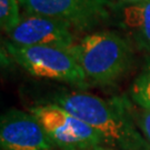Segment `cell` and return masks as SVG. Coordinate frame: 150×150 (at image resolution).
Instances as JSON below:
<instances>
[{"label":"cell","mask_w":150,"mask_h":150,"mask_svg":"<svg viewBox=\"0 0 150 150\" xmlns=\"http://www.w3.org/2000/svg\"><path fill=\"white\" fill-rule=\"evenodd\" d=\"M51 102L89 125L105 139L107 146L121 150H150V145L128 108L118 100L108 101L88 92H58Z\"/></svg>","instance_id":"1"},{"label":"cell","mask_w":150,"mask_h":150,"mask_svg":"<svg viewBox=\"0 0 150 150\" xmlns=\"http://www.w3.org/2000/svg\"><path fill=\"white\" fill-rule=\"evenodd\" d=\"M89 85L112 86L131 68L134 50L118 32L101 30L82 37L72 47Z\"/></svg>","instance_id":"2"},{"label":"cell","mask_w":150,"mask_h":150,"mask_svg":"<svg viewBox=\"0 0 150 150\" xmlns=\"http://www.w3.org/2000/svg\"><path fill=\"white\" fill-rule=\"evenodd\" d=\"M6 52L28 74L61 81L79 89L90 86L72 48L47 46H17L6 41Z\"/></svg>","instance_id":"3"},{"label":"cell","mask_w":150,"mask_h":150,"mask_svg":"<svg viewBox=\"0 0 150 150\" xmlns=\"http://www.w3.org/2000/svg\"><path fill=\"white\" fill-rule=\"evenodd\" d=\"M29 112L37 118L54 147L61 150H83L107 146L95 129L57 103L36 105L29 109Z\"/></svg>","instance_id":"4"},{"label":"cell","mask_w":150,"mask_h":150,"mask_svg":"<svg viewBox=\"0 0 150 150\" xmlns=\"http://www.w3.org/2000/svg\"><path fill=\"white\" fill-rule=\"evenodd\" d=\"M27 13L49 17L71 29L90 30L110 19V0H18Z\"/></svg>","instance_id":"5"},{"label":"cell","mask_w":150,"mask_h":150,"mask_svg":"<svg viewBox=\"0 0 150 150\" xmlns=\"http://www.w3.org/2000/svg\"><path fill=\"white\" fill-rule=\"evenodd\" d=\"M2 150H54V145L37 118L19 109L7 110L0 119Z\"/></svg>","instance_id":"6"},{"label":"cell","mask_w":150,"mask_h":150,"mask_svg":"<svg viewBox=\"0 0 150 150\" xmlns=\"http://www.w3.org/2000/svg\"><path fill=\"white\" fill-rule=\"evenodd\" d=\"M9 42L17 46H47L70 49L76 45L71 28L64 22L27 13L10 33L7 35Z\"/></svg>","instance_id":"7"},{"label":"cell","mask_w":150,"mask_h":150,"mask_svg":"<svg viewBox=\"0 0 150 150\" xmlns=\"http://www.w3.org/2000/svg\"><path fill=\"white\" fill-rule=\"evenodd\" d=\"M121 20L132 35L134 46L150 52V0L127 5L122 11Z\"/></svg>","instance_id":"8"},{"label":"cell","mask_w":150,"mask_h":150,"mask_svg":"<svg viewBox=\"0 0 150 150\" xmlns=\"http://www.w3.org/2000/svg\"><path fill=\"white\" fill-rule=\"evenodd\" d=\"M131 100L142 109H150V69L140 74L130 87Z\"/></svg>","instance_id":"9"},{"label":"cell","mask_w":150,"mask_h":150,"mask_svg":"<svg viewBox=\"0 0 150 150\" xmlns=\"http://www.w3.org/2000/svg\"><path fill=\"white\" fill-rule=\"evenodd\" d=\"M18 0H0V26L7 35L18 27L22 19Z\"/></svg>","instance_id":"10"},{"label":"cell","mask_w":150,"mask_h":150,"mask_svg":"<svg viewBox=\"0 0 150 150\" xmlns=\"http://www.w3.org/2000/svg\"><path fill=\"white\" fill-rule=\"evenodd\" d=\"M131 116L134 120V123L137 125V127L139 128L141 134H144V137L150 145V109L141 108V110L136 113V116H134L132 113Z\"/></svg>","instance_id":"11"},{"label":"cell","mask_w":150,"mask_h":150,"mask_svg":"<svg viewBox=\"0 0 150 150\" xmlns=\"http://www.w3.org/2000/svg\"><path fill=\"white\" fill-rule=\"evenodd\" d=\"M110 1H118L120 4H125V5H136V4H140L147 0H110Z\"/></svg>","instance_id":"12"},{"label":"cell","mask_w":150,"mask_h":150,"mask_svg":"<svg viewBox=\"0 0 150 150\" xmlns=\"http://www.w3.org/2000/svg\"><path fill=\"white\" fill-rule=\"evenodd\" d=\"M83 150H121L115 147H110V146H97V147H92L89 149H83Z\"/></svg>","instance_id":"13"}]
</instances>
